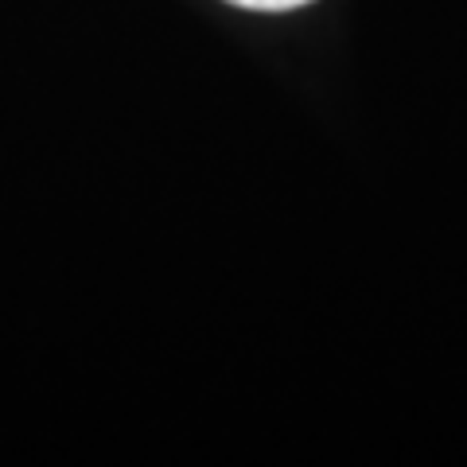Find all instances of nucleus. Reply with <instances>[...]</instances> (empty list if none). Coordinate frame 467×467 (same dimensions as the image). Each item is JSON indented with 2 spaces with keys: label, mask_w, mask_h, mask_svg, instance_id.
I'll return each instance as SVG.
<instances>
[{
  "label": "nucleus",
  "mask_w": 467,
  "mask_h": 467,
  "mask_svg": "<svg viewBox=\"0 0 467 467\" xmlns=\"http://www.w3.org/2000/svg\"><path fill=\"white\" fill-rule=\"evenodd\" d=\"M238 8H250V12H292V8H304L312 0H230Z\"/></svg>",
  "instance_id": "f257e3e1"
}]
</instances>
